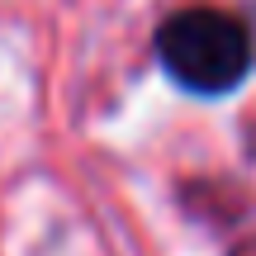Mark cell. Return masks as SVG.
Instances as JSON below:
<instances>
[{
	"label": "cell",
	"instance_id": "1",
	"mask_svg": "<svg viewBox=\"0 0 256 256\" xmlns=\"http://www.w3.org/2000/svg\"><path fill=\"white\" fill-rule=\"evenodd\" d=\"M156 57L166 76L194 95H228L252 72V38L223 10H180L156 34Z\"/></svg>",
	"mask_w": 256,
	"mask_h": 256
}]
</instances>
